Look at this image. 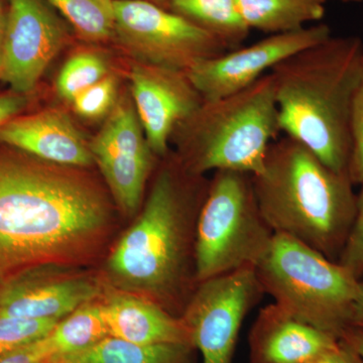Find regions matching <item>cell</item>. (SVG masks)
Here are the masks:
<instances>
[{"mask_svg":"<svg viewBox=\"0 0 363 363\" xmlns=\"http://www.w3.org/2000/svg\"><path fill=\"white\" fill-rule=\"evenodd\" d=\"M4 0H0V77L4 67V44H6V9H4Z\"/></svg>","mask_w":363,"mask_h":363,"instance_id":"obj_33","label":"cell"},{"mask_svg":"<svg viewBox=\"0 0 363 363\" xmlns=\"http://www.w3.org/2000/svg\"><path fill=\"white\" fill-rule=\"evenodd\" d=\"M1 80L25 95L39 82L66 40L65 26L43 0H7Z\"/></svg>","mask_w":363,"mask_h":363,"instance_id":"obj_12","label":"cell"},{"mask_svg":"<svg viewBox=\"0 0 363 363\" xmlns=\"http://www.w3.org/2000/svg\"><path fill=\"white\" fill-rule=\"evenodd\" d=\"M250 30L279 35L319 23L326 13L324 0H235Z\"/></svg>","mask_w":363,"mask_h":363,"instance_id":"obj_18","label":"cell"},{"mask_svg":"<svg viewBox=\"0 0 363 363\" xmlns=\"http://www.w3.org/2000/svg\"><path fill=\"white\" fill-rule=\"evenodd\" d=\"M111 218L104 190L80 168L0 150V279L85 262Z\"/></svg>","mask_w":363,"mask_h":363,"instance_id":"obj_1","label":"cell"},{"mask_svg":"<svg viewBox=\"0 0 363 363\" xmlns=\"http://www.w3.org/2000/svg\"><path fill=\"white\" fill-rule=\"evenodd\" d=\"M150 1L154 2V4H159V6H162L164 4V0H150Z\"/></svg>","mask_w":363,"mask_h":363,"instance_id":"obj_35","label":"cell"},{"mask_svg":"<svg viewBox=\"0 0 363 363\" xmlns=\"http://www.w3.org/2000/svg\"><path fill=\"white\" fill-rule=\"evenodd\" d=\"M331 35L330 26L324 23L269 35L248 47L199 62L189 69L188 77L204 100L228 96L252 85L284 60Z\"/></svg>","mask_w":363,"mask_h":363,"instance_id":"obj_10","label":"cell"},{"mask_svg":"<svg viewBox=\"0 0 363 363\" xmlns=\"http://www.w3.org/2000/svg\"><path fill=\"white\" fill-rule=\"evenodd\" d=\"M116 94V79L112 75H107L74 98L72 104L78 116L85 118H98L114 107Z\"/></svg>","mask_w":363,"mask_h":363,"instance_id":"obj_25","label":"cell"},{"mask_svg":"<svg viewBox=\"0 0 363 363\" xmlns=\"http://www.w3.org/2000/svg\"><path fill=\"white\" fill-rule=\"evenodd\" d=\"M131 93L135 111L150 150L157 157L169 154L176 126L204 99L187 72L135 63L130 70Z\"/></svg>","mask_w":363,"mask_h":363,"instance_id":"obj_13","label":"cell"},{"mask_svg":"<svg viewBox=\"0 0 363 363\" xmlns=\"http://www.w3.org/2000/svg\"><path fill=\"white\" fill-rule=\"evenodd\" d=\"M43 338L0 358V363H48L50 355Z\"/></svg>","mask_w":363,"mask_h":363,"instance_id":"obj_28","label":"cell"},{"mask_svg":"<svg viewBox=\"0 0 363 363\" xmlns=\"http://www.w3.org/2000/svg\"><path fill=\"white\" fill-rule=\"evenodd\" d=\"M0 143L42 161L86 168L94 164L90 145L66 112L16 116L0 126Z\"/></svg>","mask_w":363,"mask_h":363,"instance_id":"obj_15","label":"cell"},{"mask_svg":"<svg viewBox=\"0 0 363 363\" xmlns=\"http://www.w3.org/2000/svg\"><path fill=\"white\" fill-rule=\"evenodd\" d=\"M274 236L260 211L252 176L229 169L214 172L196 229L197 283L257 267Z\"/></svg>","mask_w":363,"mask_h":363,"instance_id":"obj_7","label":"cell"},{"mask_svg":"<svg viewBox=\"0 0 363 363\" xmlns=\"http://www.w3.org/2000/svg\"><path fill=\"white\" fill-rule=\"evenodd\" d=\"M264 294L281 309L340 340L350 328L358 279L338 262L283 234L255 267Z\"/></svg>","mask_w":363,"mask_h":363,"instance_id":"obj_6","label":"cell"},{"mask_svg":"<svg viewBox=\"0 0 363 363\" xmlns=\"http://www.w3.org/2000/svg\"><path fill=\"white\" fill-rule=\"evenodd\" d=\"M89 145L114 200L124 213H135L157 156L130 101L114 105L104 128Z\"/></svg>","mask_w":363,"mask_h":363,"instance_id":"obj_11","label":"cell"},{"mask_svg":"<svg viewBox=\"0 0 363 363\" xmlns=\"http://www.w3.org/2000/svg\"><path fill=\"white\" fill-rule=\"evenodd\" d=\"M108 336L101 300L97 298L60 320L43 341L52 358L89 350Z\"/></svg>","mask_w":363,"mask_h":363,"instance_id":"obj_21","label":"cell"},{"mask_svg":"<svg viewBox=\"0 0 363 363\" xmlns=\"http://www.w3.org/2000/svg\"><path fill=\"white\" fill-rule=\"evenodd\" d=\"M63 14L82 39L101 42L114 33L116 0H47Z\"/></svg>","mask_w":363,"mask_h":363,"instance_id":"obj_22","label":"cell"},{"mask_svg":"<svg viewBox=\"0 0 363 363\" xmlns=\"http://www.w3.org/2000/svg\"><path fill=\"white\" fill-rule=\"evenodd\" d=\"M264 295L255 267L197 284L180 317L202 363H233L241 325Z\"/></svg>","mask_w":363,"mask_h":363,"instance_id":"obj_9","label":"cell"},{"mask_svg":"<svg viewBox=\"0 0 363 363\" xmlns=\"http://www.w3.org/2000/svg\"><path fill=\"white\" fill-rule=\"evenodd\" d=\"M59 321L0 316V358L45 337Z\"/></svg>","mask_w":363,"mask_h":363,"instance_id":"obj_24","label":"cell"},{"mask_svg":"<svg viewBox=\"0 0 363 363\" xmlns=\"http://www.w3.org/2000/svg\"><path fill=\"white\" fill-rule=\"evenodd\" d=\"M279 128L326 166L347 175L350 118L363 81V40L331 35L271 71Z\"/></svg>","mask_w":363,"mask_h":363,"instance_id":"obj_3","label":"cell"},{"mask_svg":"<svg viewBox=\"0 0 363 363\" xmlns=\"http://www.w3.org/2000/svg\"><path fill=\"white\" fill-rule=\"evenodd\" d=\"M351 325L352 327L363 329V279L360 281L359 292H358L357 301L353 305Z\"/></svg>","mask_w":363,"mask_h":363,"instance_id":"obj_32","label":"cell"},{"mask_svg":"<svg viewBox=\"0 0 363 363\" xmlns=\"http://www.w3.org/2000/svg\"><path fill=\"white\" fill-rule=\"evenodd\" d=\"M162 6L213 35L228 52L242 47L250 33L235 0H164Z\"/></svg>","mask_w":363,"mask_h":363,"instance_id":"obj_20","label":"cell"},{"mask_svg":"<svg viewBox=\"0 0 363 363\" xmlns=\"http://www.w3.org/2000/svg\"><path fill=\"white\" fill-rule=\"evenodd\" d=\"M271 73L228 96L204 100L176 126L171 142L191 173L243 172L257 175L281 133Z\"/></svg>","mask_w":363,"mask_h":363,"instance_id":"obj_5","label":"cell"},{"mask_svg":"<svg viewBox=\"0 0 363 363\" xmlns=\"http://www.w3.org/2000/svg\"><path fill=\"white\" fill-rule=\"evenodd\" d=\"M28 100L25 95L6 94L0 95V126L4 125L7 121L18 116L21 111L26 106Z\"/></svg>","mask_w":363,"mask_h":363,"instance_id":"obj_30","label":"cell"},{"mask_svg":"<svg viewBox=\"0 0 363 363\" xmlns=\"http://www.w3.org/2000/svg\"><path fill=\"white\" fill-rule=\"evenodd\" d=\"M252 182L274 234L290 236L338 262L357 214V194L350 177L285 135L271 143Z\"/></svg>","mask_w":363,"mask_h":363,"instance_id":"obj_4","label":"cell"},{"mask_svg":"<svg viewBox=\"0 0 363 363\" xmlns=\"http://www.w3.org/2000/svg\"><path fill=\"white\" fill-rule=\"evenodd\" d=\"M311 363H363V362L352 347L340 340L335 348L327 351Z\"/></svg>","mask_w":363,"mask_h":363,"instance_id":"obj_29","label":"cell"},{"mask_svg":"<svg viewBox=\"0 0 363 363\" xmlns=\"http://www.w3.org/2000/svg\"><path fill=\"white\" fill-rule=\"evenodd\" d=\"M340 340L347 343L350 347L355 350L363 362V329L352 327L344 334Z\"/></svg>","mask_w":363,"mask_h":363,"instance_id":"obj_31","label":"cell"},{"mask_svg":"<svg viewBox=\"0 0 363 363\" xmlns=\"http://www.w3.org/2000/svg\"><path fill=\"white\" fill-rule=\"evenodd\" d=\"M338 264L358 279H363V184L357 195V214Z\"/></svg>","mask_w":363,"mask_h":363,"instance_id":"obj_27","label":"cell"},{"mask_svg":"<svg viewBox=\"0 0 363 363\" xmlns=\"http://www.w3.org/2000/svg\"><path fill=\"white\" fill-rule=\"evenodd\" d=\"M2 279H0V286H1Z\"/></svg>","mask_w":363,"mask_h":363,"instance_id":"obj_36","label":"cell"},{"mask_svg":"<svg viewBox=\"0 0 363 363\" xmlns=\"http://www.w3.org/2000/svg\"><path fill=\"white\" fill-rule=\"evenodd\" d=\"M190 344L143 345L108 336L89 350L52 357L48 363H192Z\"/></svg>","mask_w":363,"mask_h":363,"instance_id":"obj_19","label":"cell"},{"mask_svg":"<svg viewBox=\"0 0 363 363\" xmlns=\"http://www.w3.org/2000/svg\"><path fill=\"white\" fill-rule=\"evenodd\" d=\"M114 33L138 63L175 70L228 52L213 35L150 0H116Z\"/></svg>","mask_w":363,"mask_h":363,"instance_id":"obj_8","label":"cell"},{"mask_svg":"<svg viewBox=\"0 0 363 363\" xmlns=\"http://www.w3.org/2000/svg\"><path fill=\"white\" fill-rule=\"evenodd\" d=\"M351 149L347 173L353 185L363 184V81L353 102L350 118Z\"/></svg>","mask_w":363,"mask_h":363,"instance_id":"obj_26","label":"cell"},{"mask_svg":"<svg viewBox=\"0 0 363 363\" xmlns=\"http://www.w3.org/2000/svg\"><path fill=\"white\" fill-rule=\"evenodd\" d=\"M101 300L109 336L143 345L190 344V331L181 317L143 296L112 288Z\"/></svg>","mask_w":363,"mask_h":363,"instance_id":"obj_17","label":"cell"},{"mask_svg":"<svg viewBox=\"0 0 363 363\" xmlns=\"http://www.w3.org/2000/svg\"><path fill=\"white\" fill-rule=\"evenodd\" d=\"M162 159L142 213L109 255L106 274L112 288L180 317L198 284L196 229L209 179L191 173L175 154Z\"/></svg>","mask_w":363,"mask_h":363,"instance_id":"obj_2","label":"cell"},{"mask_svg":"<svg viewBox=\"0 0 363 363\" xmlns=\"http://www.w3.org/2000/svg\"><path fill=\"white\" fill-rule=\"evenodd\" d=\"M63 267H35L2 279L0 316L61 320L101 296L96 279L67 274Z\"/></svg>","mask_w":363,"mask_h":363,"instance_id":"obj_14","label":"cell"},{"mask_svg":"<svg viewBox=\"0 0 363 363\" xmlns=\"http://www.w3.org/2000/svg\"><path fill=\"white\" fill-rule=\"evenodd\" d=\"M108 75V66L101 55L95 52H81L74 55L60 72L57 91L68 101L81 92L96 84Z\"/></svg>","mask_w":363,"mask_h":363,"instance_id":"obj_23","label":"cell"},{"mask_svg":"<svg viewBox=\"0 0 363 363\" xmlns=\"http://www.w3.org/2000/svg\"><path fill=\"white\" fill-rule=\"evenodd\" d=\"M325 2L329 1V0H324ZM334 1L342 2V4H358L362 2V0H334Z\"/></svg>","mask_w":363,"mask_h":363,"instance_id":"obj_34","label":"cell"},{"mask_svg":"<svg viewBox=\"0 0 363 363\" xmlns=\"http://www.w3.org/2000/svg\"><path fill=\"white\" fill-rule=\"evenodd\" d=\"M339 342L272 303L260 309L250 329V363H311Z\"/></svg>","mask_w":363,"mask_h":363,"instance_id":"obj_16","label":"cell"}]
</instances>
